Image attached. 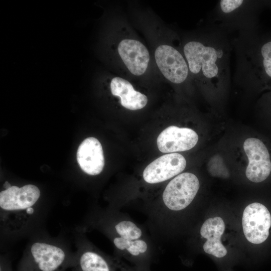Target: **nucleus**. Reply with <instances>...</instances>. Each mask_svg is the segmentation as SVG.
Segmentation results:
<instances>
[{"label":"nucleus","mask_w":271,"mask_h":271,"mask_svg":"<svg viewBox=\"0 0 271 271\" xmlns=\"http://www.w3.org/2000/svg\"><path fill=\"white\" fill-rule=\"evenodd\" d=\"M228 31L219 26L207 27L198 40L187 42L183 53L189 70L201 83L220 86L230 78V55L232 44Z\"/></svg>","instance_id":"nucleus-1"},{"label":"nucleus","mask_w":271,"mask_h":271,"mask_svg":"<svg viewBox=\"0 0 271 271\" xmlns=\"http://www.w3.org/2000/svg\"><path fill=\"white\" fill-rule=\"evenodd\" d=\"M5 188L0 192L1 224L10 231H19L34 213L40 191L32 184Z\"/></svg>","instance_id":"nucleus-2"},{"label":"nucleus","mask_w":271,"mask_h":271,"mask_svg":"<svg viewBox=\"0 0 271 271\" xmlns=\"http://www.w3.org/2000/svg\"><path fill=\"white\" fill-rule=\"evenodd\" d=\"M71 261L61 247L36 242L22 259L18 271H64Z\"/></svg>","instance_id":"nucleus-3"},{"label":"nucleus","mask_w":271,"mask_h":271,"mask_svg":"<svg viewBox=\"0 0 271 271\" xmlns=\"http://www.w3.org/2000/svg\"><path fill=\"white\" fill-rule=\"evenodd\" d=\"M199 187L196 175L189 172L180 174L167 184L163 191L164 206L173 211L186 208L194 199Z\"/></svg>","instance_id":"nucleus-4"},{"label":"nucleus","mask_w":271,"mask_h":271,"mask_svg":"<svg viewBox=\"0 0 271 271\" xmlns=\"http://www.w3.org/2000/svg\"><path fill=\"white\" fill-rule=\"evenodd\" d=\"M242 223L243 233L247 240L253 244H260L268 236L271 215L263 205L253 203L244 209Z\"/></svg>","instance_id":"nucleus-5"},{"label":"nucleus","mask_w":271,"mask_h":271,"mask_svg":"<svg viewBox=\"0 0 271 271\" xmlns=\"http://www.w3.org/2000/svg\"><path fill=\"white\" fill-rule=\"evenodd\" d=\"M157 65L164 77L175 84L184 82L188 78L189 68L185 57L168 45L158 46L155 52Z\"/></svg>","instance_id":"nucleus-6"},{"label":"nucleus","mask_w":271,"mask_h":271,"mask_svg":"<svg viewBox=\"0 0 271 271\" xmlns=\"http://www.w3.org/2000/svg\"><path fill=\"white\" fill-rule=\"evenodd\" d=\"M243 149L249 162L245 171L246 177L254 183L262 182L271 172V162L266 146L259 139L251 138L244 141Z\"/></svg>","instance_id":"nucleus-7"},{"label":"nucleus","mask_w":271,"mask_h":271,"mask_svg":"<svg viewBox=\"0 0 271 271\" xmlns=\"http://www.w3.org/2000/svg\"><path fill=\"white\" fill-rule=\"evenodd\" d=\"M249 2L242 0H221L216 7V20L219 26L228 31L237 28L241 32H249Z\"/></svg>","instance_id":"nucleus-8"},{"label":"nucleus","mask_w":271,"mask_h":271,"mask_svg":"<svg viewBox=\"0 0 271 271\" xmlns=\"http://www.w3.org/2000/svg\"><path fill=\"white\" fill-rule=\"evenodd\" d=\"M186 161L181 154L173 153L161 156L148 165L143 177L149 184H156L179 175L185 168Z\"/></svg>","instance_id":"nucleus-9"},{"label":"nucleus","mask_w":271,"mask_h":271,"mask_svg":"<svg viewBox=\"0 0 271 271\" xmlns=\"http://www.w3.org/2000/svg\"><path fill=\"white\" fill-rule=\"evenodd\" d=\"M71 265L74 271H138L118 258L92 249L83 250L72 260Z\"/></svg>","instance_id":"nucleus-10"},{"label":"nucleus","mask_w":271,"mask_h":271,"mask_svg":"<svg viewBox=\"0 0 271 271\" xmlns=\"http://www.w3.org/2000/svg\"><path fill=\"white\" fill-rule=\"evenodd\" d=\"M198 141V136L193 129L172 125L160 133L157 143L161 152L173 153L189 150L196 145Z\"/></svg>","instance_id":"nucleus-11"},{"label":"nucleus","mask_w":271,"mask_h":271,"mask_svg":"<svg viewBox=\"0 0 271 271\" xmlns=\"http://www.w3.org/2000/svg\"><path fill=\"white\" fill-rule=\"evenodd\" d=\"M118 54L124 64L132 74L140 76L146 71L150 61L147 48L141 42L133 39H123L119 43Z\"/></svg>","instance_id":"nucleus-12"},{"label":"nucleus","mask_w":271,"mask_h":271,"mask_svg":"<svg viewBox=\"0 0 271 271\" xmlns=\"http://www.w3.org/2000/svg\"><path fill=\"white\" fill-rule=\"evenodd\" d=\"M77 160L85 173L92 176L99 174L104 166V158L99 141L93 137L85 139L78 147Z\"/></svg>","instance_id":"nucleus-13"},{"label":"nucleus","mask_w":271,"mask_h":271,"mask_svg":"<svg viewBox=\"0 0 271 271\" xmlns=\"http://www.w3.org/2000/svg\"><path fill=\"white\" fill-rule=\"evenodd\" d=\"M225 230V224L220 217L207 219L200 229L201 236L207 239L203 244L204 251L217 258L226 256L227 249L221 242V237Z\"/></svg>","instance_id":"nucleus-14"},{"label":"nucleus","mask_w":271,"mask_h":271,"mask_svg":"<svg viewBox=\"0 0 271 271\" xmlns=\"http://www.w3.org/2000/svg\"><path fill=\"white\" fill-rule=\"evenodd\" d=\"M110 89L113 95L120 98L121 105L126 109H141L148 102L147 97L145 94L136 91L131 83L122 78H113L110 83Z\"/></svg>","instance_id":"nucleus-15"},{"label":"nucleus","mask_w":271,"mask_h":271,"mask_svg":"<svg viewBox=\"0 0 271 271\" xmlns=\"http://www.w3.org/2000/svg\"><path fill=\"white\" fill-rule=\"evenodd\" d=\"M114 229L118 237L128 240L142 239L143 232L134 223L130 220L121 221L114 226Z\"/></svg>","instance_id":"nucleus-16"},{"label":"nucleus","mask_w":271,"mask_h":271,"mask_svg":"<svg viewBox=\"0 0 271 271\" xmlns=\"http://www.w3.org/2000/svg\"><path fill=\"white\" fill-rule=\"evenodd\" d=\"M209 173L213 176L227 178L229 174L223 160L219 156H215L209 161L208 164Z\"/></svg>","instance_id":"nucleus-17"},{"label":"nucleus","mask_w":271,"mask_h":271,"mask_svg":"<svg viewBox=\"0 0 271 271\" xmlns=\"http://www.w3.org/2000/svg\"><path fill=\"white\" fill-rule=\"evenodd\" d=\"M262 65L265 74L271 78V41L265 43L260 49Z\"/></svg>","instance_id":"nucleus-18"}]
</instances>
